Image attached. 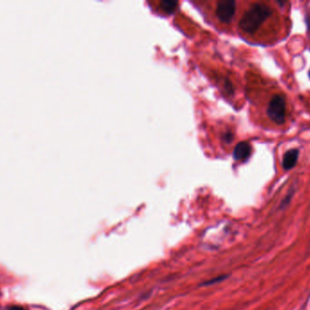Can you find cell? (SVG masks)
Returning <instances> with one entry per match:
<instances>
[{"label":"cell","instance_id":"1","mask_svg":"<svg viewBox=\"0 0 310 310\" xmlns=\"http://www.w3.org/2000/svg\"><path fill=\"white\" fill-rule=\"evenodd\" d=\"M273 13L271 6L264 4H254L244 13L240 20V29L248 34L257 32L261 25L271 17Z\"/></svg>","mask_w":310,"mask_h":310},{"label":"cell","instance_id":"2","mask_svg":"<svg viewBox=\"0 0 310 310\" xmlns=\"http://www.w3.org/2000/svg\"><path fill=\"white\" fill-rule=\"evenodd\" d=\"M267 114L274 123L282 125L286 120V100L281 95L274 96L267 109Z\"/></svg>","mask_w":310,"mask_h":310},{"label":"cell","instance_id":"3","mask_svg":"<svg viewBox=\"0 0 310 310\" xmlns=\"http://www.w3.org/2000/svg\"><path fill=\"white\" fill-rule=\"evenodd\" d=\"M236 12V2L232 0H222L217 3L215 15L220 23L231 22Z\"/></svg>","mask_w":310,"mask_h":310},{"label":"cell","instance_id":"4","mask_svg":"<svg viewBox=\"0 0 310 310\" xmlns=\"http://www.w3.org/2000/svg\"><path fill=\"white\" fill-rule=\"evenodd\" d=\"M299 150L298 149H292L289 150L283 155L282 159V166L284 169L289 170L292 169L299 159Z\"/></svg>","mask_w":310,"mask_h":310},{"label":"cell","instance_id":"5","mask_svg":"<svg viewBox=\"0 0 310 310\" xmlns=\"http://www.w3.org/2000/svg\"><path fill=\"white\" fill-rule=\"evenodd\" d=\"M251 155V147L247 142L238 144L234 150L233 156L236 160H246Z\"/></svg>","mask_w":310,"mask_h":310},{"label":"cell","instance_id":"6","mask_svg":"<svg viewBox=\"0 0 310 310\" xmlns=\"http://www.w3.org/2000/svg\"><path fill=\"white\" fill-rule=\"evenodd\" d=\"M177 6V3L173 2V1H164L162 4H161V8L166 13H171V12L173 11Z\"/></svg>","mask_w":310,"mask_h":310},{"label":"cell","instance_id":"7","mask_svg":"<svg viewBox=\"0 0 310 310\" xmlns=\"http://www.w3.org/2000/svg\"><path fill=\"white\" fill-rule=\"evenodd\" d=\"M228 277L227 275H223V276H217V277H214V278H211V279H209V281L204 282L202 284V286H210V285H213V284H216V283H219L220 281H223L224 279H226Z\"/></svg>","mask_w":310,"mask_h":310},{"label":"cell","instance_id":"8","mask_svg":"<svg viewBox=\"0 0 310 310\" xmlns=\"http://www.w3.org/2000/svg\"><path fill=\"white\" fill-rule=\"evenodd\" d=\"M6 310H26L21 306H18V305H12L9 306Z\"/></svg>","mask_w":310,"mask_h":310},{"label":"cell","instance_id":"9","mask_svg":"<svg viewBox=\"0 0 310 310\" xmlns=\"http://www.w3.org/2000/svg\"><path fill=\"white\" fill-rule=\"evenodd\" d=\"M306 23L308 26L309 31H310V14H307V16H306Z\"/></svg>","mask_w":310,"mask_h":310},{"label":"cell","instance_id":"10","mask_svg":"<svg viewBox=\"0 0 310 310\" xmlns=\"http://www.w3.org/2000/svg\"><path fill=\"white\" fill-rule=\"evenodd\" d=\"M309 76H310V73H309Z\"/></svg>","mask_w":310,"mask_h":310}]
</instances>
